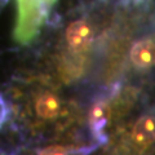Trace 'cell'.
I'll return each instance as SVG.
<instances>
[{"label":"cell","instance_id":"1","mask_svg":"<svg viewBox=\"0 0 155 155\" xmlns=\"http://www.w3.org/2000/svg\"><path fill=\"white\" fill-rule=\"evenodd\" d=\"M57 0H17L18 18L14 27V40L27 45L35 39L47 22Z\"/></svg>","mask_w":155,"mask_h":155},{"label":"cell","instance_id":"2","mask_svg":"<svg viewBox=\"0 0 155 155\" xmlns=\"http://www.w3.org/2000/svg\"><path fill=\"white\" fill-rule=\"evenodd\" d=\"M93 26L85 17H76L67 22L64 31L65 54L62 57H83L93 44Z\"/></svg>","mask_w":155,"mask_h":155},{"label":"cell","instance_id":"3","mask_svg":"<svg viewBox=\"0 0 155 155\" xmlns=\"http://www.w3.org/2000/svg\"><path fill=\"white\" fill-rule=\"evenodd\" d=\"M32 110L40 122H52L61 116L64 111V101L56 92L44 89L34 96Z\"/></svg>","mask_w":155,"mask_h":155},{"label":"cell","instance_id":"4","mask_svg":"<svg viewBox=\"0 0 155 155\" xmlns=\"http://www.w3.org/2000/svg\"><path fill=\"white\" fill-rule=\"evenodd\" d=\"M132 140L138 149H147L155 143V115L143 114L136 122Z\"/></svg>","mask_w":155,"mask_h":155},{"label":"cell","instance_id":"5","mask_svg":"<svg viewBox=\"0 0 155 155\" xmlns=\"http://www.w3.org/2000/svg\"><path fill=\"white\" fill-rule=\"evenodd\" d=\"M130 61L138 69H149L155 65V41L141 39L130 49Z\"/></svg>","mask_w":155,"mask_h":155},{"label":"cell","instance_id":"6","mask_svg":"<svg viewBox=\"0 0 155 155\" xmlns=\"http://www.w3.org/2000/svg\"><path fill=\"white\" fill-rule=\"evenodd\" d=\"M109 118V109L105 101H97L91 107L89 111V127L94 137L98 141H105V127L107 124Z\"/></svg>","mask_w":155,"mask_h":155},{"label":"cell","instance_id":"7","mask_svg":"<svg viewBox=\"0 0 155 155\" xmlns=\"http://www.w3.org/2000/svg\"><path fill=\"white\" fill-rule=\"evenodd\" d=\"M94 150V146H65L52 145L41 147L35 151V155H88Z\"/></svg>","mask_w":155,"mask_h":155},{"label":"cell","instance_id":"8","mask_svg":"<svg viewBox=\"0 0 155 155\" xmlns=\"http://www.w3.org/2000/svg\"><path fill=\"white\" fill-rule=\"evenodd\" d=\"M9 2V0H0V13H2V11H3V8L7 5V3Z\"/></svg>","mask_w":155,"mask_h":155}]
</instances>
